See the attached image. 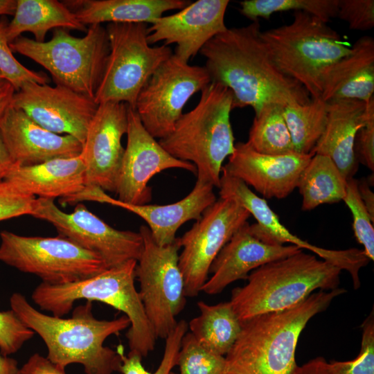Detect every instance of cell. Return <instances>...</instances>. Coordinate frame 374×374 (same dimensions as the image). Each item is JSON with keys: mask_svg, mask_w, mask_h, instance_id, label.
I'll use <instances>...</instances> for the list:
<instances>
[{"mask_svg": "<svg viewBox=\"0 0 374 374\" xmlns=\"http://www.w3.org/2000/svg\"><path fill=\"white\" fill-rule=\"evenodd\" d=\"M259 21L228 28L201 49L211 82L227 87L233 109L250 106L257 113L266 104H305L311 97L305 88L282 73L262 39Z\"/></svg>", "mask_w": 374, "mask_h": 374, "instance_id": "cell-1", "label": "cell"}, {"mask_svg": "<svg viewBox=\"0 0 374 374\" xmlns=\"http://www.w3.org/2000/svg\"><path fill=\"white\" fill-rule=\"evenodd\" d=\"M10 304L23 323L43 340L47 348L46 357L53 363L64 368L71 364H80L86 374L119 371V348L114 350L104 346V342L130 326L127 316L98 319L89 301L75 307L70 318L50 316L35 308L19 292L12 294Z\"/></svg>", "mask_w": 374, "mask_h": 374, "instance_id": "cell-2", "label": "cell"}, {"mask_svg": "<svg viewBox=\"0 0 374 374\" xmlns=\"http://www.w3.org/2000/svg\"><path fill=\"white\" fill-rule=\"evenodd\" d=\"M343 288L313 292L298 305L242 322L241 332L226 355V374H295L299 337L312 317L326 310Z\"/></svg>", "mask_w": 374, "mask_h": 374, "instance_id": "cell-3", "label": "cell"}, {"mask_svg": "<svg viewBox=\"0 0 374 374\" xmlns=\"http://www.w3.org/2000/svg\"><path fill=\"white\" fill-rule=\"evenodd\" d=\"M341 269L303 251L253 270L229 301L240 321L292 308L315 290L338 287Z\"/></svg>", "mask_w": 374, "mask_h": 374, "instance_id": "cell-4", "label": "cell"}, {"mask_svg": "<svg viewBox=\"0 0 374 374\" xmlns=\"http://www.w3.org/2000/svg\"><path fill=\"white\" fill-rule=\"evenodd\" d=\"M232 109L229 89L211 82L201 91L197 105L183 114L172 132L159 142L172 157L193 163L197 179L219 188L223 162L235 150Z\"/></svg>", "mask_w": 374, "mask_h": 374, "instance_id": "cell-5", "label": "cell"}, {"mask_svg": "<svg viewBox=\"0 0 374 374\" xmlns=\"http://www.w3.org/2000/svg\"><path fill=\"white\" fill-rule=\"evenodd\" d=\"M137 261L129 260L86 279L64 285L41 283L33 290V301L42 310L63 317L80 299L99 301L124 313L130 321L126 333L130 352L142 357L152 352L156 336L134 285Z\"/></svg>", "mask_w": 374, "mask_h": 374, "instance_id": "cell-6", "label": "cell"}, {"mask_svg": "<svg viewBox=\"0 0 374 374\" xmlns=\"http://www.w3.org/2000/svg\"><path fill=\"white\" fill-rule=\"evenodd\" d=\"M261 37L279 70L311 98L321 97L325 72L351 47L326 22L302 11L294 12L289 24L262 31Z\"/></svg>", "mask_w": 374, "mask_h": 374, "instance_id": "cell-7", "label": "cell"}, {"mask_svg": "<svg viewBox=\"0 0 374 374\" xmlns=\"http://www.w3.org/2000/svg\"><path fill=\"white\" fill-rule=\"evenodd\" d=\"M10 47L46 69L55 85L93 100L109 53L107 31L102 24L89 26L82 37L62 28L54 29L51 39L43 42L20 36L10 43Z\"/></svg>", "mask_w": 374, "mask_h": 374, "instance_id": "cell-8", "label": "cell"}, {"mask_svg": "<svg viewBox=\"0 0 374 374\" xmlns=\"http://www.w3.org/2000/svg\"><path fill=\"white\" fill-rule=\"evenodd\" d=\"M145 23H108L109 44L104 73L96 90V104L124 103L135 109L137 97L157 69L172 55L163 44L151 46Z\"/></svg>", "mask_w": 374, "mask_h": 374, "instance_id": "cell-9", "label": "cell"}, {"mask_svg": "<svg viewBox=\"0 0 374 374\" xmlns=\"http://www.w3.org/2000/svg\"><path fill=\"white\" fill-rule=\"evenodd\" d=\"M0 239V261L44 283H74L109 268L99 255L60 235L23 236L2 231Z\"/></svg>", "mask_w": 374, "mask_h": 374, "instance_id": "cell-10", "label": "cell"}, {"mask_svg": "<svg viewBox=\"0 0 374 374\" xmlns=\"http://www.w3.org/2000/svg\"><path fill=\"white\" fill-rule=\"evenodd\" d=\"M139 233L143 247L135 269L139 294L156 338L165 339L176 326V317L186 303L184 279L179 266V238L160 246L148 226H141Z\"/></svg>", "mask_w": 374, "mask_h": 374, "instance_id": "cell-11", "label": "cell"}, {"mask_svg": "<svg viewBox=\"0 0 374 374\" xmlns=\"http://www.w3.org/2000/svg\"><path fill=\"white\" fill-rule=\"evenodd\" d=\"M211 82L204 66L190 65L174 54L163 62L141 89L135 110L154 139L170 134L188 100Z\"/></svg>", "mask_w": 374, "mask_h": 374, "instance_id": "cell-12", "label": "cell"}, {"mask_svg": "<svg viewBox=\"0 0 374 374\" xmlns=\"http://www.w3.org/2000/svg\"><path fill=\"white\" fill-rule=\"evenodd\" d=\"M250 215L235 201L220 197L179 238L182 251L179 255V266L186 296H195L201 292L208 278L212 262Z\"/></svg>", "mask_w": 374, "mask_h": 374, "instance_id": "cell-13", "label": "cell"}, {"mask_svg": "<svg viewBox=\"0 0 374 374\" xmlns=\"http://www.w3.org/2000/svg\"><path fill=\"white\" fill-rule=\"evenodd\" d=\"M30 215L51 224L57 235L99 255L109 268L137 261L141 256L143 240L139 232L112 227L83 204H77L68 213L61 211L54 199L37 197Z\"/></svg>", "mask_w": 374, "mask_h": 374, "instance_id": "cell-14", "label": "cell"}, {"mask_svg": "<svg viewBox=\"0 0 374 374\" xmlns=\"http://www.w3.org/2000/svg\"><path fill=\"white\" fill-rule=\"evenodd\" d=\"M127 145L119 169L115 193L120 202L147 204L152 199L148 183L157 174L181 168L196 174L195 166L170 154L143 127L134 109L128 108Z\"/></svg>", "mask_w": 374, "mask_h": 374, "instance_id": "cell-15", "label": "cell"}, {"mask_svg": "<svg viewBox=\"0 0 374 374\" xmlns=\"http://www.w3.org/2000/svg\"><path fill=\"white\" fill-rule=\"evenodd\" d=\"M218 188L220 197L235 201L253 216L256 223L251 224V228L261 240L271 244L289 243L301 249L312 251L341 270L348 271L352 277L354 288L359 287V271L370 260L363 250L355 248L332 250L315 246L302 240L280 222L278 216L270 208L265 199L254 193L242 181L224 172H222Z\"/></svg>", "mask_w": 374, "mask_h": 374, "instance_id": "cell-16", "label": "cell"}, {"mask_svg": "<svg viewBox=\"0 0 374 374\" xmlns=\"http://www.w3.org/2000/svg\"><path fill=\"white\" fill-rule=\"evenodd\" d=\"M12 106L46 130L72 136L83 145L98 104L62 86L28 82L15 92Z\"/></svg>", "mask_w": 374, "mask_h": 374, "instance_id": "cell-17", "label": "cell"}, {"mask_svg": "<svg viewBox=\"0 0 374 374\" xmlns=\"http://www.w3.org/2000/svg\"><path fill=\"white\" fill-rule=\"evenodd\" d=\"M129 105L106 102L98 105L89 124L81 156L85 166V186L115 192L125 148Z\"/></svg>", "mask_w": 374, "mask_h": 374, "instance_id": "cell-18", "label": "cell"}, {"mask_svg": "<svg viewBox=\"0 0 374 374\" xmlns=\"http://www.w3.org/2000/svg\"><path fill=\"white\" fill-rule=\"evenodd\" d=\"M228 0H198L175 14L163 16L148 27L149 44H176L173 54L185 62L195 57L217 35L227 29Z\"/></svg>", "mask_w": 374, "mask_h": 374, "instance_id": "cell-19", "label": "cell"}, {"mask_svg": "<svg viewBox=\"0 0 374 374\" xmlns=\"http://www.w3.org/2000/svg\"><path fill=\"white\" fill-rule=\"evenodd\" d=\"M313 155L296 152L262 154L247 142H238L222 172L252 186L264 199H283L296 188L300 176Z\"/></svg>", "mask_w": 374, "mask_h": 374, "instance_id": "cell-20", "label": "cell"}, {"mask_svg": "<svg viewBox=\"0 0 374 374\" xmlns=\"http://www.w3.org/2000/svg\"><path fill=\"white\" fill-rule=\"evenodd\" d=\"M303 249L292 244H271L256 235L247 222L219 252L209 269L212 276L201 292L215 295L235 280L247 279L258 267L295 253Z\"/></svg>", "mask_w": 374, "mask_h": 374, "instance_id": "cell-21", "label": "cell"}, {"mask_svg": "<svg viewBox=\"0 0 374 374\" xmlns=\"http://www.w3.org/2000/svg\"><path fill=\"white\" fill-rule=\"evenodd\" d=\"M3 142L17 166H32L57 158L80 155L82 144L70 135L42 127L21 109L10 106L0 119Z\"/></svg>", "mask_w": 374, "mask_h": 374, "instance_id": "cell-22", "label": "cell"}, {"mask_svg": "<svg viewBox=\"0 0 374 374\" xmlns=\"http://www.w3.org/2000/svg\"><path fill=\"white\" fill-rule=\"evenodd\" d=\"M213 188L211 184L197 179L188 195L165 205L126 204L111 197L98 187L87 189L83 199L121 207L136 214L147 223L156 243L164 246L176 239V233L181 225L191 220H198L203 212L217 200Z\"/></svg>", "mask_w": 374, "mask_h": 374, "instance_id": "cell-23", "label": "cell"}, {"mask_svg": "<svg viewBox=\"0 0 374 374\" xmlns=\"http://www.w3.org/2000/svg\"><path fill=\"white\" fill-rule=\"evenodd\" d=\"M327 105L326 125L312 154L329 157L348 180L353 177L358 168L355 141L366 119L367 103L337 99L328 101Z\"/></svg>", "mask_w": 374, "mask_h": 374, "instance_id": "cell-24", "label": "cell"}, {"mask_svg": "<svg viewBox=\"0 0 374 374\" xmlns=\"http://www.w3.org/2000/svg\"><path fill=\"white\" fill-rule=\"evenodd\" d=\"M374 93V39L359 37L350 53L330 66L322 80L321 98L328 102L351 99L368 103Z\"/></svg>", "mask_w": 374, "mask_h": 374, "instance_id": "cell-25", "label": "cell"}, {"mask_svg": "<svg viewBox=\"0 0 374 374\" xmlns=\"http://www.w3.org/2000/svg\"><path fill=\"white\" fill-rule=\"evenodd\" d=\"M5 179L38 198L61 199L84 188L85 166L81 154L57 158L32 166H16Z\"/></svg>", "mask_w": 374, "mask_h": 374, "instance_id": "cell-26", "label": "cell"}, {"mask_svg": "<svg viewBox=\"0 0 374 374\" xmlns=\"http://www.w3.org/2000/svg\"><path fill=\"white\" fill-rule=\"evenodd\" d=\"M85 26L108 23L153 24L167 11L181 10L186 0H71L63 1Z\"/></svg>", "mask_w": 374, "mask_h": 374, "instance_id": "cell-27", "label": "cell"}, {"mask_svg": "<svg viewBox=\"0 0 374 374\" xmlns=\"http://www.w3.org/2000/svg\"><path fill=\"white\" fill-rule=\"evenodd\" d=\"M62 28L87 32L75 15L64 2L57 0H17L13 19L7 24L6 35L9 43L31 33L35 40L45 41L47 33Z\"/></svg>", "mask_w": 374, "mask_h": 374, "instance_id": "cell-28", "label": "cell"}, {"mask_svg": "<svg viewBox=\"0 0 374 374\" xmlns=\"http://www.w3.org/2000/svg\"><path fill=\"white\" fill-rule=\"evenodd\" d=\"M199 315L188 324L195 339L208 350L222 356L226 355L238 339L242 322L230 301L210 305L197 303Z\"/></svg>", "mask_w": 374, "mask_h": 374, "instance_id": "cell-29", "label": "cell"}, {"mask_svg": "<svg viewBox=\"0 0 374 374\" xmlns=\"http://www.w3.org/2000/svg\"><path fill=\"white\" fill-rule=\"evenodd\" d=\"M347 179L328 156L314 154L303 170L297 188L302 196L303 211H310L340 201L346 195Z\"/></svg>", "mask_w": 374, "mask_h": 374, "instance_id": "cell-30", "label": "cell"}, {"mask_svg": "<svg viewBox=\"0 0 374 374\" xmlns=\"http://www.w3.org/2000/svg\"><path fill=\"white\" fill-rule=\"evenodd\" d=\"M283 116L289 129L294 152L310 154L321 136L328 119L327 102L321 97L305 104L284 106Z\"/></svg>", "mask_w": 374, "mask_h": 374, "instance_id": "cell-31", "label": "cell"}, {"mask_svg": "<svg viewBox=\"0 0 374 374\" xmlns=\"http://www.w3.org/2000/svg\"><path fill=\"white\" fill-rule=\"evenodd\" d=\"M283 107L281 104L271 103L255 114L247 143L256 152L274 155L294 152Z\"/></svg>", "mask_w": 374, "mask_h": 374, "instance_id": "cell-32", "label": "cell"}, {"mask_svg": "<svg viewBox=\"0 0 374 374\" xmlns=\"http://www.w3.org/2000/svg\"><path fill=\"white\" fill-rule=\"evenodd\" d=\"M241 15L252 21L269 19L275 12L302 11L328 23L337 17L339 0H245L240 3Z\"/></svg>", "mask_w": 374, "mask_h": 374, "instance_id": "cell-33", "label": "cell"}, {"mask_svg": "<svg viewBox=\"0 0 374 374\" xmlns=\"http://www.w3.org/2000/svg\"><path fill=\"white\" fill-rule=\"evenodd\" d=\"M177 365L180 374H226L225 357L204 347L190 332L181 339Z\"/></svg>", "mask_w": 374, "mask_h": 374, "instance_id": "cell-34", "label": "cell"}, {"mask_svg": "<svg viewBox=\"0 0 374 374\" xmlns=\"http://www.w3.org/2000/svg\"><path fill=\"white\" fill-rule=\"evenodd\" d=\"M188 323L185 320L177 322L175 328L165 339L166 344L161 361L154 372L147 371L142 364V357L137 353L129 352L124 355L123 347L119 346L121 364L119 372L122 374H170L177 364L178 355L184 335L188 331Z\"/></svg>", "mask_w": 374, "mask_h": 374, "instance_id": "cell-35", "label": "cell"}, {"mask_svg": "<svg viewBox=\"0 0 374 374\" xmlns=\"http://www.w3.org/2000/svg\"><path fill=\"white\" fill-rule=\"evenodd\" d=\"M353 216V229L357 242L364 247L369 260H374L373 222L364 205L357 190V180H347L346 195L343 199Z\"/></svg>", "mask_w": 374, "mask_h": 374, "instance_id": "cell-36", "label": "cell"}, {"mask_svg": "<svg viewBox=\"0 0 374 374\" xmlns=\"http://www.w3.org/2000/svg\"><path fill=\"white\" fill-rule=\"evenodd\" d=\"M6 21L0 20V71L17 91L28 82L47 84L49 78L44 72L30 70L23 66L13 55L6 35Z\"/></svg>", "mask_w": 374, "mask_h": 374, "instance_id": "cell-37", "label": "cell"}, {"mask_svg": "<svg viewBox=\"0 0 374 374\" xmlns=\"http://www.w3.org/2000/svg\"><path fill=\"white\" fill-rule=\"evenodd\" d=\"M362 328L361 349L357 357L351 361H330L329 374H374L373 310L364 321Z\"/></svg>", "mask_w": 374, "mask_h": 374, "instance_id": "cell-38", "label": "cell"}, {"mask_svg": "<svg viewBox=\"0 0 374 374\" xmlns=\"http://www.w3.org/2000/svg\"><path fill=\"white\" fill-rule=\"evenodd\" d=\"M34 335L12 310L0 311V353L2 355L8 356L17 353Z\"/></svg>", "mask_w": 374, "mask_h": 374, "instance_id": "cell-39", "label": "cell"}, {"mask_svg": "<svg viewBox=\"0 0 374 374\" xmlns=\"http://www.w3.org/2000/svg\"><path fill=\"white\" fill-rule=\"evenodd\" d=\"M37 197L8 180L0 181V221L29 215Z\"/></svg>", "mask_w": 374, "mask_h": 374, "instance_id": "cell-40", "label": "cell"}, {"mask_svg": "<svg viewBox=\"0 0 374 374\" xmlns=\"http://www.w3.org/2000/svg\"><path fill=\"white\" fill-rule=\"evenodd\" d=\"M337 17L354 30L366 31L374 26L373 0H339Z\"/></svg>", "mask_w": 374, "mask_h": 374, "instance_id": "cell-41", "label": "cell"}, {"mask_svg": "<svg viewBox=\"0 0 374 374\" xmlns=\"http://www.w3.org/2000/svg\"><path fill=\"white\" fill-rule=\"evenodd\" d=\"M367 103V115L364 126L358 131L355 141L357 159L371 170H374V98Z\"/></svg>", "mask_w": 374, "mask_h": 374, "instance_id": "cell-42", "label": "cell"}, {"mask_svg": "<svg viewBox=\"0 0 374 374\" xmlns=\"http://www.w3.org/2000/svg\"><path fill=\"white\" fill-rule=\"evenodd\" d=\"M17 374H66L65 368L53 363L39 353L32 355L27 362L19 368Z\"/></svg>", "mask_w": 374, "mask_h": 374, "instance_id": "cell-43", "label": "cell"}, {"mask_svg": "<svg viewBox=\"0 0 374 374\" xmlns=\"http://www.w3.org/2000/svg\"><path fill=\"white\" fill-rule=\"evenodd\" d=\"M295 374H329L328 362L323 357H317L299 366Z\"/></svg>", "mask_w": 374, "mask_h": 374, "instance_id": "cell-44", "label": "cell"}, {"mask_svg": "<svg viewBox=\"0 0 374 374\" xmlns=\"http://www.w3.org/2000/svg\"><path fill=\"white\" fill-rule=\"evenodd\" d=\"M15 92L16 90L10 82L5 79L0 80V119L12 105Z\"/></svg>", "mask_w": 374, "mask_h": 374, "instance_id": "cell-45", "label": "cell"}, {"mask_svg": "<svg viewBox=\"0 0 374 374\" xmlns=\"http://www.w3.org/2000/svg\"><path fill=\"white\" fill-rule=\"evenodd\" d=\"M17 164L14 162L0 132V181L4 180Z\"/></svg>", "mask_w": 374, "mask_h": 374, "instance_id": "cell-46", "label": "cell"}, {"mask_svg": "<svg viewBox=\"0 0 374 374\" xmlns=\"http://www.w3.org/2000/svg\"><path fill=\"white\" fill-rule=\"evenodd\" d=\"M357 190L364 205L372 220H374V194L368 181L366 180L357 181Z\"/></svg>", "mask_w": 374, "mask_h": 374, "instance_id": "cell-47", "label": "cell"}, {"mask_svg": "<svg viewBox=\"0 0 374 374\" xmlns=\"http://www.w3.org/2000/svg\"><path fill=\"white\" fill-rule=\"evenodd\" d=\"M18 369L16 359L0 353V374H17Z\"/></svg>", "mask_w": 374, "mask_h": 374, "instance_id": "cell-48", "label": "cell"}, {"mask_svg": "<svg viewBox=\"0 0 374 374\" xmlns=\"http://www.w3.org/2000/svg\"><path fill=\"white\" fill-rule=\"evenodd\" d=\"M17 0H0V17L13 15L16 9Z\"/></svg>", "mask_w": 374, "mask_h": 374, "instance_id": "cell-49", "label": "cell"}, {"mask_svg": "<svg viewBox=\"0 0 374 374\" xmlns=\"http://www.w3.org/2000/svg\"><path fill=\"white\" fill-rule=\"evenodd\" d=\"M4 79L1 71H0V80Z\"/></svg>", "mask_w": 374, "mask_h": 374, "instance_id": "cell-50", "label": "cell"}, {"mask_svg": "<svg viewBox=\"0 0 374 374\" xmlns=\"http://www.w3.org/2000/svg\"><path fill=\"white\" fill-rule=\"evenodd\" d=\"M170 374H176V373H174L171 372Z\"/></svg>", "mask_w": 374, "mask_h": 374, "instance_id": "cell-51", "label": "cell"}]
</instances>
